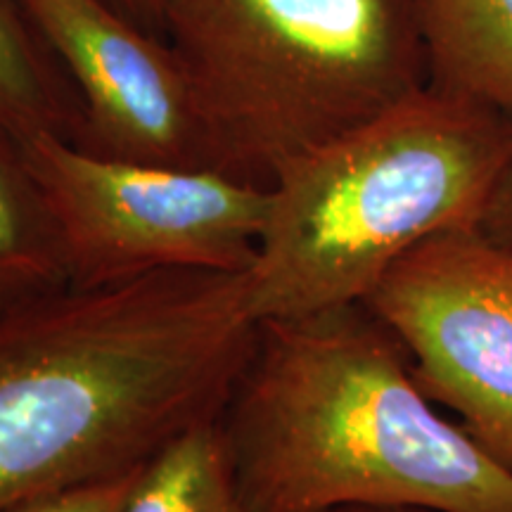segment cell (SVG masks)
Segmentation results:
<instances>
[{
	"label": "cell",
	"instance_id": "obj_1",
	"mask_svg": "<svg viewBox=\"0 0 512 512\" xmlns=\"http://www.w3.org/2000/svg\"><path fill=\"white\" fill-rule=\"evenodd\" d=\"M254 332L247 271L67 285L0 316V510L143 465L219 413Z\"/></svg>",
	"mask_w": 512,
	"mask_h": 512
},
{
	"label": "cell",
	"instance_id": "obj_2",
	"mask_svg": "<svg viewBox=\"0 0 512 512\" xmlns=\"http://www.w3.org/2000/svg\"><path fill=\"white\" fill-rule=\"evenodd\" d=\"M219 425L252 512H512V472L437 413L363 302L256 323Z\"/></svg>",
	"mask_w": 512,
	"mask_h": 512
},
{
	"label": "cell",
	"instance_id": "obj_3",
	"mask_svg": "<svg viewBox=\"0 0 512 512\" xmlns=\"http://www.w3.org/2000/svg\"><path fill=\"white\" fill-rule=\"evenodd\" d=\"M510 143L508 114L427 86L283 166L247 271L256 323L363 302L408 249L475 226Z\"/></svg>",
	"mask_w": 512,
	"mask_h": 512
},
{
	"label": "cell",
	"instance_id": "obj_4",
	"mask_svg": "<svg viewBox=\"0 0 512 512\" xmlns=\"http://www.w3.org/2000/svg\"><path fill=\"white\" fill-rule=\"evenodd\" d=\"M228 171L283 166L430 86L422 0H164Z\"/></svg>",
	"mask_w": 512,
	"mask_h": 512
},
{
	"label": "cell",
	"instance_id": "obj_5",
	"mask_svg": "<svg viewBox=\"0 0 512 512\" xmlns=\"http://www.w3.org/2000/svg\"><path fill=\"white\" fill-rule=\"evenodd\" d=\"M67 254L72 285L159 271H249L268 185L211 169L102 157L72 140L22 143Z\"/></svg>",
	"mask_w": 512,
	"mask_h": 512
},
{
	"label": "cell",
	"instance_id": "obj_6",
	"mask_svg": "<svg viewBox=\"0 0 512 512\" xmlns=\"http://www.w3.org/2000/svg\"><path fill=\"white\" fill-rule=\"evenodd\" d=\"M363 304L401 339L432 401L512 472V254L477 226L434 233Z\"/></svg>",
	"mask_w": 512,
	"mask_h": 512
},
{
	"label": "cell",
	"instance_id": "obj_7",
	"mask_svg": "<svg viewBox=\"0 0 512 512\" xmlns=\"http://www.w3.org/2000/svg\"><path fill=\"white\" fill-rule=\"evenodd\" d=\"M19 3L79 98L74 145L126 162L230 174L195 83L164 36L107 0Z\"/></svg>",
	"mask_w": 512,
	"mask_h": 512
},
{
	"label": "cell",
	"instance_id": "obj_8",
	"mask_svg": "<svg viewBox=\"0 0 512 512\" xmlns=\"http://www.w3.org/2000/svg\"><path fill=\"white\" fill-rule=\"evenodd\" d=\"M430 88L512 117V0H422Z\"/></svg>",
	"mask_w": 512,
	"mask_h": 512
},
{
	"label": "cell",
	"instance_id": "obj_9",
	"mask_svg": "<svg viewBox=\"0 0 512 512\" xmlns=\"http://www.w3.org/2000/svg\"><path fill=\"white\" fill-rule=\"evenodd\" d=\"M72 285L46 195L22 145L0 128V316Z\"/></svg>",
	"mask_w": 512,
	"mask_h": 512
},
{
	"label": "cell",
	"instance_id": "obj_10",
	"mask_svg": "<svg viewBox=\"0 0 512 512\" xmlns=\"http://www.w3.org/2000/svg\"><path fill=\"white\" fill-rule=\"evenodd\" d=\"M0 128L19 145L41 136L76 143L81 105L19 0H0Z\"/></svg>",
	"mask_w": 512,
	"mask_h": 512
},
{
	"label": "cell",
	"instance_id": "obj_11",
	"mask_svg": "<svg viewBox=\"0 0 512 512\" xmlns=\"http://www.w3.org/2000/svg\"><path fill=\"white\" fill-rule=\"evenodd\" d=\"M121 512H252L240 494L219 413L150 456Z\"/></svg>",
	"mask_w": 512,
	"mask_h": 512
},
{
	"label": "cell",
	"instance_id": "obj_12",
	"mask_svg": "<svg viewBox=\"0 0 512 512\" xmlns=\"http://www.w3.org/2000/svg\"><path fill=\"white\" fill-rule=\"evenodd\" d=\"M143 465L24 498L0 512H121L133 494Z\"/></svg>",
	"mask_w": 512,
	"mask_h": 512
},
{
	"label": "cell",
	"instance_id": "obj_13",
	"mask_svg": "<svg viewBox=\"0 0 512 512\" xmlns=\"http://www.w3.org/2000/svg\"><path fill=\"white\" fill-rule=\"evenodd\" d=\"M475 226L479 233L512 254V143Z\"/></svg>",
	"mask_w": 512,
	"mask_h": 512
},
{
	"label": "cell",
	"instance_id": "obj_14",
	"mask_svg": "<svg viewBox=\"0 0 512 512\" xmlns=\"http://www.w3.org/2000/svg\"><path fill=\"white\" fill-rule=\"evenodd\" d=\"M107 3L114 5L121 15L140 24V27L152 31V34L164 36V0H107Z\"/></svg>",
	"mask_w": 512,
	"mask_h": 512
},
{
	"label": "cell",
	"instance_id": "obj_15",
	"mask_svg": "<svg viewBox=\"0 0 512 512\" xmlns=\"http://www.w3.org/2000/svg\"><path fill=\"white\" fill-rule=\"evenodd\" d=\"M328 512H437L425 508H373V505H351V508H337Z\"/></svg>",
	"mask_w": 512,
	"mask_h": 512
}]
</instances>
